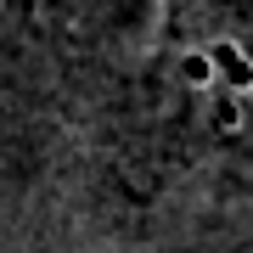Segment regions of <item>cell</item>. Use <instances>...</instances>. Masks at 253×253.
I'll use <instances>...</instances> for the list:
<instances>
[{
	"mask_svg": "<svg viewBox=\"0 0 253 253\" xmlns=\"http://www.w3.org/2000/svg\"><path fill=\"white\" fill-rule=\"evenodd\" d=\"M208 62H214V84H225L236 96L253 90V56L236 45V40H214V45H208Z\"/></svg>",
	"mask_w": 253,
	"mask_h": 253,
	"instance_id": "1",
	"label": "cell"
},
{
	"mask_svg": "<svg viewBox=\"0 0 253 253\" xmlns=\"http://www.w3.org/2000/svg\"><path fill=\"white\" fill-rule=\"evenodd\" d=\"M174 73H180V84H191V90H214V62H208V51H180Z\"/></svg>",
	"mask_w": 253,
	"mask_h": 253,
	"instance_id": "2",
	"label": "cell"
},
{
	"mask_svg": "<svg viewBox=\"0 0 253 253\" xmlns=\"http://www.w3.org/2000/svg\"><path fill=\"white\" fill-rule=\"evenodd\" d=\"M214 129H242V96H236V90H219L214 96Z\"/></svg>",
	"mask_w": 253,
	"mask_h": 253,
	"instance_id": "3",
	"label": "cell"
}]
</instances>
